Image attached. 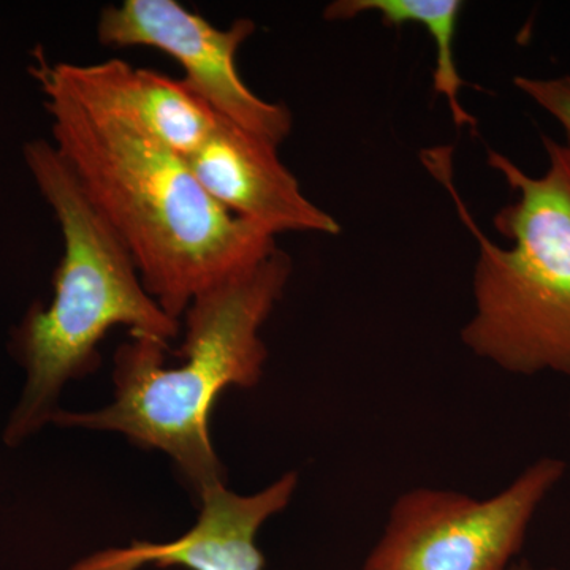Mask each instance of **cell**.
Returning <instances> with one entry per match:
<instances>
[{"instance_id":"1","label":"cell","mask_w":570,"mask_h":570,"mask_svg":"<svg viewBox=\"0 0 570 570\" xmlns=\"http://www.w3.org/2000/svg\"><path fill=\"white\" fill-rule=\"evenodd\" d=\"M29 71L45 96L52 146L168 316L179 321L195 296L276 249L275 236L217 204L184 157L71 92L40 50Z\"/></svg>"},{"instance_id":"2","label":"cell","mask_w":570,"mask_h":570,"mask_svg":"<svg viewBox=\"0 0 570 570\" xmlns=\"http://www.w3.org/2000/svg\"><path fill=\"white\" fill-rule=\"evenodd\" d=\"M292 258L276 247L247 268L198 294L187 307L186 335L168 365V344L132 336L115 355L112 403L94 412H56L51 423L124 434L167 453L198 498L224 485L209 439V414L228 387L254 389L268 348L262 328L283 298Z\"/></svg>"},{"instance_id":"3","label":"cell","mask_w":570,"mask_h":570,"mask_svg":"<svg viewBox=\"0 0 570 570\" xmlns=\"http://www.w3.org/2000/svg\"><path fill=\"white\" fill-rule=\"evenodd\" d=\"M22 156L61 227L63 254L50 306L33 303L11 337L26 384L3 433L10 448L52 422L67 382L99 367V344L112 326L164 344L181 330L146 291L132 254L52 142H26Z\"/></svg>"},{"instance_id":"4","label":"cell","mask_w":570,"mask_h":570,"mask_svg":"<svg viewBox=\"0 0 570 570\" xmlns=\"http://www.w3.org/2000/svg\"><path fill=\"white\" fill-rule=\"evenodd\" d=\"M549 167L528 175L489 149V165L517 197L494 216L501 246L480 230L453 184L452 149L423 153L428 170L448 189L464 227L478 242L472 277L474 313L461 343L515 376L570 377V164L561 142L542 137Z\"/></svg>"},{"instance_id":"5","label":"cell","mask_w":570,"mask_h":570,"mask_svg":"<svg viewBox=\"0 0 570 570\" xmlns=\"http://www.w3.org/2000/svg\"><path fill=\"white\" fill-rule=\"evenodd\" d=\"M566 468L546 456L483 499L434 487L404 491L363 570H509Z\"/></svg>"},{"instance_id":"6","label":"cell","mask_w":570,"mask_h":570,"mask_svg":"<svg viewBox=\"0 0 570 570\" xmlns=\"http://www.w3.org/2000/svg\"><path fill=\"white\" fill-rule=\"evenodd\" d=\"M254 33L249 18L220 29L176 0H124L105 7L97 22L104 47L167 52L183 67L184 85L219 118L279 148L294 127L291 110L261 99L236 69V52Z\"/></svg>"},{"instance_id":"7","label":"cell","mask_w":570,"mask_h":570,"mask_svg":"<svg viewBox=\"0 0 570 570\" xmlns=\"http://www.w3.org/2000/svg\"><path fill=\"white\" fill-rule=\"evenodd\" d=\"M190 170L228 213L276 236H336L341 225L303 194L279 148L220 118L208 140L184 157Z\"/></svg>"},{"instance_id":"8","label":"cell","mask_w":570,"mask_h":570,"mask_svg":"<svg viewBox=\"0 0 570 570\" xmlns=\"http://www.w3.org/2000/svg\"><path fill=\"white\" fill-rule=\"evenodd\" d=\"M298 487L296 472H287L254 494H236L225 485L202 494L197 523L167 543L135 542L126 549L99 551L69 570H140L145 566L190 570H264L257 534L266 521L279 515Z\"/></svg>"},{"instance_id":"9","label":"cell","mask_w":570,"mask_h":570,"mask_svg":"<svg viewBox=\"0 0 570 570\" xmlns=\"http://www.w3.org/2000/svg\"><path fill=\"white\" fill-rule=\"evenodd\" d=\"M52 69L81 100L121 116L181 157L197 151L220 119L183 80L119 59Z\"/></svg>"},{"instance_id":"10","label":"cell","mask_w":570,"mask_h":570,"mask_svg":"<svg viewBox=\"0 0 570 570\" xmlns=\"http://www.w3.org/2000/svg\"><path fill=\"white\" fill-rule=\"evenodd\" d=\"M463 9L461 0H335L325 7L324 17L326 21H351L373 13L387 28L415 24L425 29L436 48L433 91L444 97L456 127L475 129L478 121L460 100L464 80L453 51Z\"/></svg>"},{"instance_id":"11","label":"cell","mask_w":570,"mask_h":570,"mask_svg":"<svg viewBox=\"0 0 570 570\" xmlns=\"http://www.w3.org/2000/svg\"><path fill=\"white\" fill-rule=\"evenodd\" d=\"M513 86L560 124L564 132V142L561 145L570 164V75L557 78L520 75L513 78Z\"/></svg>"},{"instance_id":"12","label":"cell","mask_w":570,"mask_h":570,"mask_svg":"<svg viewBox=\"0 0 570 570\" xmlns=\"http://www.w3.org/2000/svg\"><path fill=\"white\" fill-rule=\"evenodd\" d=\"M509 570H560L557 568H535V566L530 564V562L521 561L513 562L512 568Z\"/></svg>"},{"instance_id":"13","label":"cell","mask_w":570,"mask_h":570,"mask_svg":"<svg viewBox=\"0 0 570 570\" xmlns=\"http://www.w3.org/2000/svg\"><path fill=\"white\" fill-rule=\"evenodd\" d=\"M569 420H570V411H569Z\"/></svg>"}]
</instances>
